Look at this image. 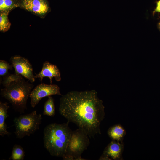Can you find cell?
Here are the masks:
<instances>
[{
    "mask_svg": "<svg viewBox=\"0 0 160 160\" xmlns=\"http://www.w3.org/2000/svg\"><path fill=\"white\" fill-rule=\"evenodd\" d=\"M104 108L95 90L73 91L61 96L59 111L68 122L75 124L91 138L101 133Z\"/></svg>",
    "mask_w": 160,
    "mask_h": 160,
    "instance_id": "1",
    "label": "cell"
},
{
    "mask_svg": "<svg viewBox=\"0 0 160 160\" xmlns=\"http://www.w3.org/2000/svg\"><path fill=\"white\" fill-rule=\"evenodd\" d=\"M69 123H51L44 128V146L51 156L62 157L65 155L72 131Z\"/></svg>",
    "mask_w": 160,
    "mask_h": 160,
    "instance_id": "2",
    "label": "cell"
},
{
    "mask_svg": "<svg viewBox=\"0 0 160 160\" xmlns=\"http://www.w3.org/2000/svg\"><path fill=\"white\" fill-rule=\"evenodd\" d=\"M33 87V84L21 76L1 89L0 95L9 101L15 111L21 114L27 109V101Z\"/></svg>",
    "mask_w": 160,
    "mask_h": 160,
    "instance_id": "3",
    "label": "cell"
},
{
    "mask_svg": "<svg viewBox=\"0 0 160 160\" xmlns=\"http://www.w3.org/2000/svg\"><path fill=\"white\" fill-rule=\"evenodd\" d=\"M88 135L79 128L72 131L63 160H84L81 156L90 144Z\"/></svg>",
    "mask_w": 160,
    "mask_h": 160,
    "instance_id": "4",
    "label": "cell"
},
{
    "mask_svg": "<svg viewBox=\"0 0 160 160\" xmlns=\"http://www.w3.org/2000/svg\"><path fill=\"white\" fill-rule=\"evenodd\" d=\"M42 119V115L38 114L36 110L15 117L13 121L16 138L21 139L33 134L39 129Z\"/></svg>",
    "mask_w": 160,
    "mask_h": 160,
    "instance_id": "5",
    "label": "cell"
},
{
    "mask_svg": "<svg viewBox=\"0 0 160 160\" xmlns=\"http://www.w3.org/2000/svg\"><path fill=\"white\" fill-rule=\"evenodd\" d=\"M56 95H62L58 85L41 83L36 86L31 92L29 97L31 106L34 108L42 98Z\"/></svg>",
    "mask_w": 160,
    "mask_h": 160,
    "instance_id": "6",
    "label": "cell"
},
{
    "mask_svg": "<svg viewBox=\"0 0 160 160\" xmlns=\"http://www.w3.org/2000/svg\"><path fill=\"white\" fill-rule=\"evenodd\" d=\"M10 61L15 73L28 79L31 83L35 81L36 78L33 74L32 66L28 59L16 55L11 58Z\"/></svg>",
    "mask_w": 160,
    "mask_h": 160,
    "instance_id": "7",
    "label": "cell"
},
{
    "mask_svg": "<svg viewBox=\"0 0 160 160\" xmlns=\"http://www.w3.org/2000/svg\"><path fill=\"white\" fill-rule=\"evenodd\" d=\"M35 76L36 78H39L41 81L44 78H48L50 79V84L52 83L53 78H54L57 81L61 80L60 73L58 67L56 65L47 61L43 63L41 71Z\"/></svg>",
    "mask_w": 160,
    "mask_h": 160,
    "instance_id": "8",
    "label": "cell"
},
{
    "mask_svg": "<svg viewBox=\"0 0 160 160\" xmlns=\"http://www.w3.org/2000/svg\"><path fill=\"white\" fill-rule=\"evenodd\" d=\"M123 148V142L112 140L105 148L102 155L111 160H121Z\"/></svg>",
    "mask_w": 160,
    "mask_h": 160,
    "instance_id": "9",
    "label": "cell"
},
{
    "mask_svg": "<svg viewBox=\"0 0 160 160\" xmlns=\"http://www.w3.org/2000/svg\"><path fill=\"white\" fill-rule=\"evenodd\" d=\"M23 6L28 10L40 15L46 13L48 10V6L44 0H24Z\"/></svg>",
    "mask_w": 160,
    "mask_h": 160,
    "instance_id": "10",
    "label": "cell"
},
{
    "mask_svg": "<svg viewBox=\"0 0 160 160\" xmlns=\"http://www.w3.org/2000/svg\"><path fill=\"white\" fill-rule=\"evenodd\" d=\"M9 106L7 103L0 102V135L2 137L5 135L9 136L11 133L7 130V126L5 122L7 118L9 116L8 110Z\"/></svg>",
    "mask_w": 160,
    "mask_h": 160,
    "instance_id": "11",
    "label": "cell"
},
{
    "mask_svg": "<svg viewBox=\"0 0 160 160\" xmlns=\"http://www.w3.org/2000/svg\"><path fill=\"white\" fill-rule=\"evenodd\" d=\"M108 134L112 140L122 143L124 137L126 134V131L120 124L114 125L108 130Z\"/></svg>",
    "mask_w": 160,
    "mask_h": 160,
    "instance_id": "12",
    "label": "cell"
},
{
    "mask_svg": "<svg viewBox=\"0 0 160 160\" xmlns=\"http://www.w3.org/2000/svg\"><path fill=\"white\" fill-rule=\"evenodd\" d=\"M43 114L51 117L54 116L55 114L54 100L51 96L48 97L47 100L44 103Z\"/></svg>",
    "mask_w": 160,
    "mask_h": 160,
    "instance_id": "13",
    "label": "cell"
},
{
    "mask_svg": "<svg viewBox=\"0 0 160 160\" xmlns=\"http://www.w3.org/2000/svg\"><path fill=\"white\" fill-rule=\"evenodd\" d=\"M25 156V152L23 148L20 145L15 144L12 148L11 155L9 160H23Z\"/></svg>",
    "mask_w": 160,
    "mask_h": 160,
    "instance_id": "14",
    "label": "cell"
},
{
    "mask_svg": "<svg viewBox=\"0 0 160 160\" xmlns=\"http://www.w3.org/2000/svg\"><path fill=\"white\" fill-rule=\"evenodd\" d=\"M8 13L3 12L0 15V29L1 31H5L10 28L11 23L8 17Z\"/></svg>",
    "mask_w": 160,
    "mask_h": 160,
    "instance_id": "15",
    "label": "cell"
},
{
    "mask_svg": "<svg viewBox=\"0 0 160 160\" xmlns=\"http://www.w3.org/2000/svg\"><path fill=\"white\" fill-rule=\"evenodd\" d=\"M12 65L10 64L7 61L0 60V77H3L9 74L8 71L9 69L12 70L13 69Z\"/></svg>",
    "mask_w": 160,
    "mask_h": 160,
    "instance_id": "16",
    "label": "cell"
},
{
    "mask_svg": "<svg viewBox=\"0 0 160 160\" xmlns=\"http://www.w3.org/2000/svg\"><path fill=\"white\" fill-rule=\"evenodd\" d=\"M13 2L12 0H5L4 11L12 8Z\"/></svg>",
    "mask_w": 160,
    "mask_h": 160,
    "instance_id": "17",
    "label": "cell"
},
{
    "mask_svg": "<svg viewBox=\"0 0 160 160\" xmlns=\"http://www.w3.org/2000/svg\"><path fill=\"white\" fill-rule=\"evenodd\" d=\"M156 6L153 13L154 14L155 12H160V0L156 2Z\"/></svg>",
    "mask_w": 160,
    "mask_h": 160,
    "instance_id": "18",
    "label": "cell"
},
{
    "mask_svg": "<svg viewBox=\"0 0 160 160\" xmlns=\"http://www.w3.org/2000/svg\"><path fill=\"white\" fill-rule=\"evenodd\" d=\"M4 0H0V9L1 11H4Z\"/></svg>",
    "mask_w": 160,
    "mask_h": 160,
    "instance_id": "19",
    "label": "cell"
},
{
    "mask_svg": "<svg viewBox=\"0 0 160 160\" xmlns=\"http://www.w3.org/2000/svg\"><path fill=\"white\" fill-rule=\"evenodd\" d=\"M158 27L159 30L160 31V22L158 23Z\"/></svg>",
    "mask_w": 160,
    "mask_h": 160,
    "instance_id": "20",
    "label": "cell"
}]
</instances>
